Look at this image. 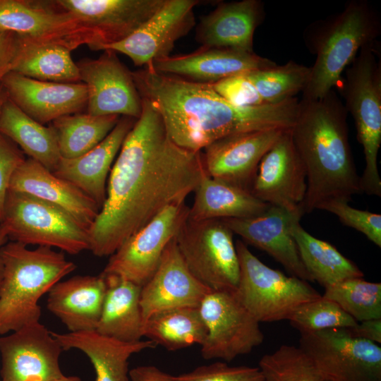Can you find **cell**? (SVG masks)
Wrapping results in <instances>:
<instances>
[{
	"label": "cell",
	"mask_w": 381,
	"mask_h": 381,
	"mask_svg": "<svg viewBox=\"0 0 381 381\" xmlns=\"http://www.w3.org/2000/svg\"><path fill=\"white\" fill-rule=\"evenodd\" d=\"M302 217L274 205L249 217L222 220L245 242L261 249L282 265L292 276L313 282L305 268L291 232L293 222Z\"/></svg>",
	"instance_id": "cell-22"
},
{
	"label": "cell",
	"mask_w": 381,
	"mask_h": 381,
	"mask_svg": "<svg viewBox=\"0 0 381 381\" xmlns=\"http://www.w3.org/2000/svg\"><path fill=\"white\" fill-rule=\"evenodd\" d=\"M104 277L107 291L95 331L126 342L141 340L144 325L140 305L142 286L116 276Z\"/></svg>",
	"instance_id": "cell-29"
},
{
	"label": "cell",
	"mask_w": 381,
	"mask_h": 381,
	"mask_svg": "<svg viewBox=\"0 0 381 381\" xmlns=\"http://www.w3.org/2000/svg\"><path fill=\"white\" fill-rule=\"evenodd\" d=\"M207 329L198 308H178L153 314L143 325V337L168 351L202 345Z\"/></svg>",
	"instance_id": "cell-34"
},
{
	"label": "cell",
	"mask_w": 381,
	"mask_h": 381,
	"mask_svg": "<svg viewBox=\"0 0 381 381\" xmlns=\"http://www.w3.org/2000/svg\"><path fill=\"white\" fill-rule=\"evenodd\" d=\"M232 231L222 219L188 218L175 237L192 274L212 291L234 292L240 267Z\"/></svg>",
	"instance_id": "cell-9"
},
{
	"label": "cell",
	"mask_w": 381,
	"mask_h": 381,
	"mask_svg": "<svg viewBox=\"0 0 381 381\" xmlns=\"http://www.w3.org/2000/svg\"><path fill=\"white\" fill-rule=\"evenodd\" d=\"M349 329L356 337L376 344L381 343V319L361 321Z\"/></svg>",
	"instance_id": "cell-45"
},
{
	"label": "cell",
	"mask_w": 381,
	"mask_h": 381,
	"mask_svg": "<svg viewBox=\"0 0 381 381\" xmlns=\"http://www.w3.org/2000/svg\"><path fill=\"white\" fill-rule=\"evenodd\" d=\"M0 381H1V379H0Z\"/></svg>",
	"instance_id": "cell-50"
},
{
	"label": "cell",
	"mask_w": 381,
	"mask_h": 381,
	"mask_svg": "<svg viewBox=\"0 0 381 381\" xmlns=\"http://www.w3.org/2000/svg\"><path fill=\"white\" fill-rule=\"evenodd\" d=\"M288 320L301 334L336 328H352L358 323L337 303L322 296L298 306Z\"/></svg>",
	"instance_id": "cell-39"
},
{
	"label": "cell",
	"mask_w": 381,
	"mask_h": 381,
	"mask_svg": "<svg viewBox=\"0 0 381 381\" xmlns=\"http://www.w3.org/2000/svg\"><path fill=\"white\" fill-rule=\"evenodd\" d=\"M291 232L305 268L325 289L346 279L363 277L358 267L334 246L308 233L300 219L293 222Z\"/></svg>",
	"instance_id": "cell-33"
},
{
	"label": "cell",
	"mask_w": 381,
	"mask_h": 381,
	"mask_svg": "<svg viewBox=\"0 0 381 381\" xmlns=\"http://www.w3.org/2000/svg\"><path fill=\"white\" fill-rule=\"evenodd\" d=\"M130 381H173L170 375L154 365H141L129 370Z\"/></svg>",
	"instance_id": "cell-46"
},
{
	"label": "cell",
	"mask_w": 381,
	"mask_h": 381,
	"mask_svg": "<svg viewBox=\"0 0 381 381\" xmlns=\"http://www.w3.org/2000/svg\"><path fill=\"white\" fill-rule=\"evenodd\" d=\"M63 349L43 324H29L0 337L1 381H52L64 376Z\"/></svg>",
	"instance_id": "cell-15"
},
{
	"label": "cell",
	"mask_w": 381,
	"mask_h": 381,
	"mask_svg": "<svg viewBox=\"0 0 381 381\" xmlns=\"http://www.w3.org/2000/svg\"><path fill=\"white\" fill-rule=\"evenodd\" d=\"M318 210L335 214L345 226L363 234L371 242L381 247V215L367 210L353 208L344 200H331L318 207Z\"/></svg>",
	"instance_id": "cell-40"
},
{
	"label": "cell",
	"mask_w": 381,
	"mask_h": 381,
	"mask_svg": "<svg viewBox=\"0 0 381 381\" xmlns=\"http://www.w3.org/2000/svg\"><path fill=\"white\" fill-rule=\"evenodd\" d=\"M64 351L75 349L90 359L95 371V381H130L128 359L134 353L156 344L149 340L119 341L95 330L56 333L52 332Z\"/></svg>",
	"instance_id": "cell-28"
},
{
	"label": "cell",
	"mask_w": 381,
	"mask_h": 381,
	"mask_svg": "<svg viewBox=\"0 0 381 381\" xmlns=\"http://www.w3.org/2000/svg\"><path fill=\"white\" fill-rule=\"evenodd\" d=\"M246 73L210 85L216 92L234 106L253 107L266 104L247 77Z\"/></svg>",
	"instance_id": "cell-42"
},
{
	"label": "cell",
	"mask_w": 381,
	"mask_h": 381,
	"mask_svg": "<svg viewBox=\"0 0 381 381\" xmlns=\"http://www.w3.org/2000/svg\"><path fill=\"white\" fill-rule=\"evenodd\" d=\"M120 118L77 113L53 121L51 126L56 131L61 157L73 159L91 150L107 136Z\"/></svg>",
	"instance_id": "cell-35"
},
{
	"label": "cell",
	"mask_w": 381,
	"mask_h": 381,
	"mask_svg": "<svg viewBox=\"0 0 381 381\" xmlns=\"http://www.w3.org/2000/svg\"><path fill=\"white\" fill-rule=\"evenodd\" d=\"M22 42V36L0 29V82L11 71Z\"/></svg>",
	"instance_id": "cell-44"
},
{
	"label": "cell",
	"mask_w": 381,
	"mask_h": 381,
	"mask_svg": "<svg viewBox=\"0 0 381 381\" xmlns=\"http://www.w3.org/2000/svg\"><path fill=\"white\" fill-rule=\"evenodd\" d=\"M347 113L334 90L316 100H299L290 130L306 170L303 214L327 201L349 202L362 193L349 142Z\"/></svg>",
	"instance_id": "cell-3"
},
{
	"label": "cell",
	"mask_w": 381,
	"mask_h": 381,
	"mask_svg": "<svg viewBox=\"0 0 381 381\" xmlns=\"http://www.w3.org/2000/svg\"><path fill=\"white\" fill-rule=\"evenodd\" d=\"M173 381H264L258 367L230 366L215 362L197 367L190 372L172 376Z\"/></svg>",
	"instance_id": "cell-41"
},
{
	"label": "cell",
	"mask_w": 381,
	"mask_h": 381,
	"mask_svg": "<svg viewBox=\"0 0 381 381\" xmlns=\"http://www.w3.org/2000/svg\"><path fill=\"white\" fill-rule=\"evenodd\" d=\"M198 0H166L164 4L143 25L121 42L107 45L125 54L136 66L150 67L171 55L175 43L195 26L194 8Z\"/></svg>",
	"instance_id": "cell-17"
},
{
	"label": "cell",
	"mask_w": 381,
	"mask_h": 381,
	"mask_svg": "<svg viewBox=\"0 0 381 381\" xmlns=\"http://www.w3.org/2000/svg\"><path fill=\"white\" fill-rule=\"evenodd\" d=\"M322 296L337 303L358 322L381 319L380 283L349 278L325 288Z\"/></svg>",
	"instance_id": "cell-37"
},
{
	"label": "cell",
	"mask_w": 381,
	"mask_h": 381,
	"mask_svg": "<svg viewBox=\"0 0 381 381\" xmlns=\"http://www.w3.org/2000/svg\"><path fill=\"white\" fill-rule=\"evenodd\" d=\"M136 87L160 115L169 138L178 146L199 152L226 135L255 130L291 128L296 120V97L253 107L234 106L210 84L144 68L132 72Z\"/></svg>",
	"instance_id": "cell-2"
},
{
	"label": "cell",
	"mask_w": 381,
	"mask_h": 381,
	"mask_svg": "<svg viewBox=\"0 0 381 381\" xmlns=\"http://www.w3.org/2000/svg\"><path fill=\"white\" fill-rule=\"evenodd\" d=\"M25 159L20 147L0 132V222L11 178Z\"/></svg>",
	"instance_id": "cell-43"
},
{
	"label": "cell",
	"mask_w": 381,
	"mask_h": 381,
	"mask_svg": "<svg viewBox=\"0 0 381 381\" xmlns=\"http://www.w3.org/2000/svg\"><path fill=\"white\" fill-rule=\"evenodd\" d=\"M106 291L103 274L76 275L58 282L50 289L47 308L70 332L93 331L101 315Z\"/></svg>",
	"instance_id": "cell-26"
},
{
	"label": "cell",
	"mask_w": 381,
	"mask_h": 381,
	"mask_svg": "<svg viewBox=\"0 0 381 381\" xmlns=\"http://www.w3.org/2000/svg\"><path fill=\"white\" fill-rule=\"evenodd\" d=\"M380 31L378 13L363 0L351 1L341 12L312 23L305 40L315 61L302 99L316 100L336 88L360 49L374 42Z\"/></svg>",
	"instance_id": "cell-4"
},
{
	"label": "cell",
	"mask_w": 381,
	"mask_h": 381,
	"mask_svg": "<svg viewBox=\"0 0 381 381\" xmlns=\"http://www.w3.org/2000/svg\"><path fill=\"white\" fill-rule=\"evenodd\" d=\"M104 51L97 59H85L76 63L80 82L87 89V113L138 119L143 111V99L132 72L120 61L116 52Z\"/></svg>",
	"instance_id": "cell-14"
},
{
	"label": "cell",
	"mask_w": 381,
	"mask_h": 381,
	"mask_svg": "<svg viewBox=\"0 0 381 381\" xmlns=\"http://www.w3.org/2000/svg\"><path fill=\"white\" fill-rule=\"evenodd\" d=\"M205 174L201 151L176 145L143 99L142 114L112 165L104 202L89 229L90 250L111 255L166 207L184 202Z\"/></svg>",
	"instance_id": "cell-1"
},
{
	"label": "cell",
	"mask_w": 381,
	"mask_h": 381,
	"mask_svg": "<svg viewBox=\"0 0 381 381\" xmlns=\"http://www.w3.org/2000/svg\"><path fill=\"white\" fill-rule=\"evenodd\" d=\"M259 0L222 2L200 20L195 39L201 47L253 51V36L263 19Z\"/></svg>",
	"instance_id": "cell-27"
},
{
	"label": "cell",
	"mask_w": 381,
	"mask_h": 381,
	"mask_svg": "<svg viewBox=\"0 0 381 381\" xmlns=\"http://www.w3.org/2000/svg\"><path fill=\"white\" fill-rule=\"evenodd\" d=\"M198 308L207 329L200 346L203 358L229 362L262 343L264 335L260 323L233 293L211 291Z\"/></svg>",
	"instance_id": "cell-12"
},
{
	"label": "cell",
	"mask_w": 381,
	"mask_h": 381,
	"mask_svg": "<svg viewBox=\"0 0 381 381\" xmlns=\"http://www.w3.org/2000/svg\"><path fill=\"white\" fill-rule=\"evenodd\" d=\"M95 35L102 50L133 34L166 0H56Z\"/></svg>",
	"instance_id": "cell-19"
},
{
	"label": "cell",
	"mask_w": 381,
	"mask_h": 381,
	"mask_svg": "<svg viewBox=\"0 0 381 381\" xmlns=\"http://www.w3.org/2000/svg\"><path fill=\"white\" fill-rule=\"evenodd\" d=\"M275 65L254 52L201 47L189 54L159 59L146 68L193 82L213 84L235 75Z\"/></svg>",
	"instance_id": "cell-23"
},
{
	"label": "cell",
	"mask_w": 381,
	"mask_h": 381,
	"mask_svg": "<svg viewBox=\"0 0 381 381\" xmlns=\"http://www.w3.org/2000/svg\"><path fill=\"white\" fill-rule=\"evenodd\" d=\"M235 246L240 276L233 294L259 323L289 320L298 306L322 296L306 281L267 266L243 241Z\"/></svg>",
	"instance_id": "cell-7"
},
{
	"label": "cell",
	"mask_w": 381,
	"mask_h": 381,
	"mask_svg": "<svg viewBox=\"0 0 381 381\" xmlns=\"http://www.w3.org/2000/svg\"><path fill=\"white\" fill-rule=\"evenodd\" d=\"M285 130L241 132L214 141L201 151L206 174L250 192L260 162Z\"/></svg>",
	"instance_id": "cell-18"
},
{
	"label": "cell",
	"mask_w": 381,
	"mask_h": 381,
	"mask_svg": "<svg viewBox=\"0 0 381 381\" xmlns=\"http://www.w3.org/2000/svg\"><path fill=\"white\" fill-rule=\"evenodd\" d=\"M8 99L41 124L87 108L86 86L82 82L61 83L32 79L11 71L1 80Z\"/></svg>",
	"instance_id": "cell-21"
},
{
	"label": "cell",
	"mask_w": 381,
	"mask_h": 381,
	"mask_svg": "<svg viewBox=\"0 0 381 381\" xmlns=\"http://www.w3.org/2000/svg\"><path fill=\"white\" fill-rule=\"evenodd\" d=\"M188 212L185 201L166 207L110 255L102 273L143 286L157 270L167 246L188 219Z\"/></svg>",
	"instance_id": "cell-11"
},
{
	"label": "cell",
	"mask_w": 381,
	"mask_h": 381,
	"mask_svg": "<svg viewBox=\"0 0 381 381\" xmlns=\"http://www.w3.org/2000/svg\"><path fill=\"white\" fill-rule=\"evenodd\" d=\"M8 190L25 193L61 208L88 231L99 212L97 205L83 191L29 157L14 172Z\"/></svg>",
	"instance_id": "cell-25"
},
{
	"label": "cell",
	"mask_w": 381,
	"mask_h": 381,
	"mask_svg": "<svg viewBox=\"0 0 381 381\" xmlns=\"http://www.w3.org/2000/svg\"><path fill=\"white\" fill-rule=\"evenodd\" d=\"M0 29L71 51L84 44L92 50L97 46L94 33L56 0H0Z\"/></svg>",
	"instance_id": "cell-13"
},
{
	"label": "cell",
	"mask_w": 381,
	"mask_h": 381,
	"mask_svg": "<svg viewBox=\"0 0 381 381\" xmlns=\"http://www.w3.org/2000/svg\"><path fill=\"white\" fill-rule=\"evenodd\" d=\"M290 129L285 130L262 157L250 193L263 202L302 217L307 175Z\"/></svg>",
	"instance_id": "cell-16"
},
{
	"label": "cell",
	"mask_w": 381,
	"mask_h": 381,
	"mask_svg": "<svg viewBox=\"0 0 381 381\" xmlns=\"http://www.w3.org/2000/svg\"><path fill=\"white\" fill-rule=\"evenodd\" d=\"M68 48L22 36L11 71L25 77L61 83H80L79 70Z\"/></svg>",
	"instance_id": "cell-32"
},
{
	"label": "cell",
	"mask_w": 381,
	"mask_h": 381,
	"mask_svg": "<svg viewBox=\"0 0 381 381\" xmlns=\"http://www.w3.org/2000/svg\"><path fill=\"white\" fill-rule=\"evenodd\" d=\"M300 347L325 381H381V348L349 328L302 333Z\"/></svg>",
	"instance_id": "cell-10"
},
{
	"label": "cell",
	"mask_w": 381,
	"mask_h": 381,
	"mask_svg": "<svg viewBox=\"0 0 381 381\" xmlns=\"http://www.w3.org/2000/svg\"><path fill=\"white\" fill-rule=\"evenodd\" d=\"M0 257L4 265L0 335H4L39 322L40 298L76 265L62 251L47 246L30 249L12 241L1 248Z\"/></svg>",
	"instance_id": "cell-5"
},
{
	"label": "cell",
	"mask_w": 381,
	"mask_h": 381,
	"mask_svg": "<svg viewBox=\"0 0 381 381\" xmlns=\"http://www.w3.org/2000/svg\"><path fill=\"white\" fill-rule=\"evenodd\" d=\"M8 95L6 92V90L5 87H4L1 82H0V112L1 110V108L5 103V102L8 99Z\"/></svg>",
	"instance_id": "cell-48"
},
{
	"label": "cell",
	"mask_w": 381,
	"mask_h": 381,
	"mask_svg": "<svg viewBox=\"0 0 381 381\" xmlns=\"http://www.w3.org/2000/svg\"><path fill=\"white\" fill-rule=\"evenodd\" d=\"M0 132L51 171L61 158L54 128L35 121L8 98L0 112Z\"/></svg>",
	"instance_id": "cell-31"
},
{
	"label": "cell",
	"mask_w": 381,
	"mask_h": 381,
	"mask_svg": "<svg viewBox=\"0 0 381 381\" xmlns=\"http://www.w3.org/2000/svg\"><path fill=\"white\" fill-rule=\"evenodd\" d=\"M310 74V67L294 61L246 73L266 104H277L295 97L307 85Z\"/></svg>",
	"instance_id": "cell-36"
},
{
	"label": "cell",
	"mask_w": 381,
	"mask_h": 381,
	"mask_svg": "<svg viewBox=\"0 0 381 381\" xmlns=\"http://www.w3.org/2000/svg\"><path fill=\"white\" fill-rule=\"evenodd\" d=\"M258 368L264 381H325L300 346L282 345L273 353L264 355Z\"/></svg>",
	"instance_id": "cell-38"
},
{
	"label": "cell",
	"mask_w": 381,
	"mask_h": 381,
	"mask_svg": "<svg viewBox=\"0 0 381 381\" xmlns=\"http://www.w3.org/2000/svg\"><path fill=\"white\" fill-rule=\"evenodd\" d=\"M375 42L363 47L344 71L338 85L351 114L365 155L361 193L381 196L377 156L381 144V61Z\"/></svg>",
	"instance_id": "cell-6"
},
{
	"label": "cell",
	"mask_w": 381,
	"mask_h": 381,
	"mask_svg": "<svg viewBox=\"0 0 381 381\" xmlns=\"http://www.w3.org/2000/svg\"><path fill=\"white\" fill-rule=\"evenodd\" d=\"M193 193V203L188 212L192 221L249 217L262 213L270 205L250 191L207 174Z\"/></svg>",
	"instance_id": "cell-30"
},
{
	"label": "cell",
	"mask_w": 381,
	"mask_h": 381,
	"mask_svg": "<svg viewBox=\"0 0 381 381\" xmlns=\"http://www.w3.org/2000/svg\"><path fill=\"white\" fill-rule=\"evenodd\" d=\"M52 381H82L81 379L78 376H62L61 377L56 378Z\"/></svg>",
	"instance_id": "cell-49"
},
{
	"label": "cell",
	"mask_w": 381,
	"mask_h": 381,
	"mask_svg": "<svg viewBox=\"0 0 381 381\" xmlns=\"http://www.w3.org/2000/svg\"><path fill=\"white\" fill-rule=\"evenodd\" d=\"M212 290L198 280L185 264L175 238L168 244L151 278L141 287L143 322L153 314L178 308H198Z\"/></svg>",
	"instance_id": "cell-20"
},
{
	"label": "cell",
	"mask_w": 381,
	"mask_h": 381,
	"mask_svg": "<svg viewBox=\"0 0 381 381\" xmlns=\"http://www.w3.org/2000/svg\"><path fill=\"white\" fill-rule=\"evenodd\" d=\"M8 238L24 245L56 248L70 255L90 250L89 231L60 207L8 190L0 222Z\"/></svg>",
	"instance_id": "cell-8"
},
{
	"label": "cell",
	"mask_w": 381,
	"mask_h": 381,
	"mask_svg": "<svg viewBox=\"0 0 381 381\" xmlns=\"http://www.w3.org/2000/svg\"><path fill=\"white\" fill-rule=\"evenodd\" d=\"M8 240V237L4 231L3 228L0 225V249L6 243V241ZM3 275H4V265L2 260L0 257V291L1 287L3 281Z\"/></svg>",
	"instance_id": "cell-47"
},
{
	"label": "cell",
	"mask_w": 381,
	"mask_h": 381,
	"mask_svg": "<svg viewBox=\"0 0 381 381\" xmlns=\"http://www.w3.org/2000/svg\"><path fill=\"white\" fill-rule=\"evenodd\" d=\"M136 119L121 116L107 136L85 154L73 159L61 158L52 171L90 197L102 208L107 180L115 157Z\"/></svg>",
	"instance_id": "cell-24"
}]
</instances>
